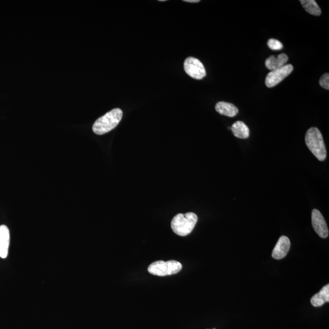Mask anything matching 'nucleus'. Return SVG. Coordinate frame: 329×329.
Returning <instances> with one entry per match:
<instances>
[{
    "instance_id": "nucleus-12",
    "label": "nucleus",
    "mask_w": 329,
    "mask_h": 329,
    "mask_svg": "<svg viewBox=\"0 0 329 329\" xmlns=\"http://www.w3.org/2000/svg\"><path fill=\"white\" fill-rule=\"evenodd\" d=\"M311 304L313 307H319L329 302V285H325L321 289L319 293L315 294L311 300Z\"/></svg>"
},
{
    "instance_id": "nucleus-10",
    "label": "nucleus",
    "mask_w": 329,
    "mask_h": 329,
    "mask_svg": "<svg viewBox=\"0 0 329 329\" xmlns=\"http://www.w3.org/2000/svg\"><path fill=\"white\" fill-rule=\"evenodd\" d=\"M288 60L287 55L282 53L278 56H271L265 61L266 67L268 70L273 71L282 67L285 65Z\"/></svg>"
},
{
    "instance_id": "nucleus-3",
    "label": "nucleus",
    "mask_w": 329,
    "mask_h": 329,
    "mask_svg": "<svg viewBox=\"0 0 329 329\" xmlns=\"http://www.w3.org/2000/svg\"><path fill=\"white\" fill-rule=\"evenodd\" d=\"M197 216L193 212L179 214L173 218L171 227L177 235L184 236L190 234L197 222Z\"/></svg>"
},
{
    "instance_id": "nucleus-18",
    "label": "nucleus",
    "mask_w": 329,
    "mask_h": 329,
    "mask_svg": "<svg viewBox=\"0 0 329 329\" xmlns=\"http://www.w3.org/2000/svg\"></svg>"
},
{
    "instance_id": "nucleus-2",
    "label": "nucleus",
    "mask_w": 329,
    "mask_h": 329,
    "mask_svg": "<svg viewBox=\"0 0 329 329\" xmlns=\"http://www.w3.org/2000/svg\"><path fill=\"white\" fill-rule=\"evenodd\" d=\"M305 143L312 153L320 161H324L327 157L325 141L322 134L317 128H311L307 131L305 138Z\"/></svg>"
},
{
    "instance_id": "nucleus-11",
    "label": "nucleus",
    "mask_w": 329,
    "mask_h": 329,
    "mask_svg": "<svg viewBox=\"0 0 329 329\" xmlns=\"http://www.w3.org/2000/svg\"><path fill=\"white\" fill-rule=\"evenodd\" d=\"M215 110L220 114L229 117H235L238 113V108L235 105L224 101L218 102L216 104Z\"/></svg>"
},
{
    "instance_id": "nucleus-7",
    "label": "nucleus",
    "mask_w": 329,
    "mask_h": 329,
    "mask_svg": "<svg viewBox=\"0 0 329 329\" xmlns=\"http://www.w3.org/2000/svg\"><path fill=\"white\" fill-rule=\"evenodd\" d=\"M312 223L316 233L322 238L329 236V229L325 218L319 210L313 209L312 212Z\"/></svg>"
},
{
    "instance_id": "nucleus-4",
    "label": "nucleus",
    "mask_w": 329,
    "mask_h": 329,
    "mask_svg": "<svg viewBox=\"0 0 329 329\" xmlns=\"http://www.w3.org/2000/svg\"><path fill=\"white\" fill-rule=\"evenodd\" d=\"M183 268L181 263L175 260L164 262L162 260L152 263L148 270L152 275L158 276H165L175 275L180 272Z\"/></svg>"
},
{
    "instance_id": "nucleus-5",
    "label": "nucleus",
    "mask_w": 329,
    "mask_h": 329,
    "mask_svg": "<svg viewBox=\"0 0 329 329\" xmlns=\"http://www.w3.org/2000/svg\"><path fill=\"white\" fill-rule=\"evenodd\" d=\"M187 74L195 80H201L206 76V71L202 63L193 57L187 58L184 64Z\"/></svg>"
},
{
    "instance_id": "nucleus-8",
    "label": "nucleus",
    "mask_w": 329,
    "mask_h": 329,
    "mask_svg": "<svg viewBox=\"0 0 329 329\" xmlns=\"http://www.w3.org/2000/svg\"><path fill=\"white\" fill-rule=\"evenodd\" d=\"M290 247V241L287 236H281L273 249L272 257L276 260L282 259L287 255Z\"/></svg>"
},
{
    "instance_id": "nucleus-17",
    "label": "nucleus",
    "mask_w": 329,
    "mask_h": 329,
    "mask_svg": "<svg viewBox=\"0 0 329 329\" xmlns=\"http://www.w3.org/2000/svg\"><path fill=\"white\" fill-rule=\"evenodd\" d=\"M184 1L188 2H199V0H184Z\"/></svg>"
},
{
    "instance_id": "nucleus-9",
    "label": "nucleus",
    "mask_w": 329,
    "mask_h": 329,
    "mask_svg": "<svg viewBox=\"0 0 329 329\" xmlns=\"http://www.w3.org/2000/svg\"><path fill=\"white\" fill-rule=\"evenodd\" d=\"M10 232L6 225L0 226V257L6 259L8 255Z\"/></svg>"
},
{
    "instance_id": "nucleus-13",
    "label": "nucleus",
    "mask_w": 329,
    "mask_h": 329,
    "mask_svg": "<svg viewBox=\"0 0 329 329\" xmlns=\"http://www.w3.org/2000/svg\"><path fill=\"white\" fill-rule=\"evenodd\" d=\"M234 136L238 139H246L249 137V129L245 123L241 121L234 123L231 127Z\"/></svg>"
},
{
    "instance_id": "nucleus-15",
    "label": "nucleus",
    "mask_w": 329,
    "mask_h": 329,
    "mask_svg": "<svg viewBox=\"0 0 329 329\" xmlns=\"http://www.w3.org/2000/svg\"><path fill=\"white\" fill-rule=\"evenodd\" d=\"M267 45L268 47L274 51H280L283 48V44L275 39H270L268 40Z\"/></svg>"
},
{
    "instance_id": "nucleus-14",
    "label": "nucleus",
    "mask_w": 329,
    "mask_h": 329,
    "mask_svg": "<svg viewBox=\"0 0 329 329\" xmlns=\"http://www.w3.org/2000/svg\"><path fill=\"white\" fill-rule=\"evenodd\" d=\"M304 8L308 13L316 16L321 14V10L315 0H301L300 1Z\"/></svg>"
},
{
    "instance_id": "nucleus-6",
    "label": "nucleus",
    "mask_w": 329,
    "mask_h": 329,
    "mask_svg": "<svg viewBox=\"0 0 329 329\" xmlns=\"http://www.w3.org/2000/svg\"><path fill=\"white\" fill-rule=\"evenodd\" d=\"M293 67L291 64L283 66L282 67L277 70L272 71L267 76L265 79V84L268 88H272L277 86L284 79L291 74L293 72Z\"/></svg>"
},
{
    "instance_id": "nucleus-1",
    "label": "nucleus",
    "mask_w": 329,
    "mask_h": 329,
    "mask_svg": "<svg viewBox=\"0 0 329 329\" xmlns=\"http://www.w3.org/2000/svg\"><path fill=\"white\" fill-rule=\"evenodd\" d=\"M123 117V111L120 109L110 110L96 120L92 127L94 133L97 135H103L114 130L120 123Z\"/></svg>"
},
{
    "instance_id": "nucleus-16",
    "label": "nucleus",
    "mask_w": 329,
    "mask_h": 329,
    "mask_svg": "<svg viewBox=\"0 0 329 329\" xmlns=\"http://www.w3.org/2000/svg\"><path fill=\"white\" fill-rule=\"evenodd\" d=\"M320 84L322 88L329 90V73H326L321 76L320 80Z\"/></svg>"
}]
</instances>
